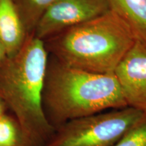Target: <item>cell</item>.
<instances>
[{
  "label": "cell",
  "instance_id": "6da1fadb",
  "mask_svg": "<svg viewBox=\"0 0 146 146\" xmlns=\"http://www.w3.org/2000/svg\"><path fill=\"white\" fill-rule=\"evenodd\" d=\"M48 62L44 41L32 34L0 65V100L13 113L31 146H41L54 131L43 101Z\"/></svg>",
  "mask_w": 146,
  "mask_h": 146
},
{
  "label": "cell",
  "instance_id": "7a4b0ae2",
  "mask_svg": "<svg viewBox=\"0 0 146 146\" xmlns=\"http://www.w3.org/2000/svg\"><path fill=\"white\" fill-rule=\"evenodd\" d=\"M135 41L130 29L110 10L44 41L60 62L99 74L114 73Z\"/></svg>",
  "mask_w": 146,
  "mask_h": 146
},
{
  "label": "cell",
  "instance_id": "3957f363",
  "mask_svg": "<svg viewBox=\"0 0 146 146\" xmlns=\"http://www.w3.org/2000/svg\"><path fill=\"white\" fill-rule=\"evenodd\" d=\"M43 107L53 120H69L127 107L114 73L99 74L67 66L56 58L48 62Z\"/></svg>",
  "mask_w": 146,
  "mask_h": 146
},
{
  "label": "cell",
  "instance_id": "277c9868",
  "mask_svg": "<svg viewBox=\"0 0 146 146\" xmlns=\"http://www.w3.org/2000/svg\"><path fill=\"white\" fill-rule=\"evenodd\" d=\"M145 116L127 106L69 120L46 146H112Z\"/></svg>",
  "mask_w": 146,
  "mask_h": 146
},
{
  "label": "cell",
  "instance_id": "5b68a950",
  "mask_svg": "<svg viewBox=\"0 0 146 146\" xmlns=\"http://www.w3.org/2000/svg\"><path fill=\"white\" fill-rule=\"evenodd\" d=\"M109 10L108 0H58L42 16L33 35L45 41Z\"/></svg>",
  "mask_w": 146,
  "mask_h": 146
},
{
  "label": "cell",
  "instance_id": "8992f818",
  "mask_svg": "<svg viewBox=\"0 0 146 146\" xmlns=\"http://www.w3.org/2000/svg\"><path fill=\"white\" fill-rule=\"evenodd\" d=\"M114 74L128 106L146 115V45L135 42Z\"/></svg>",
  "mask_w": 146,
  "mask_h": 146
},
{
  "label": "cell",
  "instance_id": "52a82bcc",
  "mask_svg": "<svg viewBox=\"0 0 146 146\" xmlns=\"http://www.w3.org/2000/svg\"><path fill=\"white\" fill-rule=\"evenodd\" d=\"M28 36L13 0H0V40L7 56L16 54Z\"/></svg>",
  "mask_w": 146,
  "mask_h": 146
},
{
  "label": "cell",
  "instance_id": "ba28073f",
  "mask_svg": "<svg viewBox=\"0 0 146 146\" xmlns=\"http://www.w3.org/2000/svg\"><path fill=\"white\" fill-rule=\"evenodd\" d=\"M110 10L130 29L136 41L146 45V0H108Z\"/></svg>",
  "mask_w": 146,
  "mask_h": 146
},
{
  "label": "cell",
  "instance_id": "9c48e42d",
  "mask_svg": "<svg viewBox=\"0 0 146 146\" xmlns=\"http://www.w3.org/2000/svg\"><path fill=\"white\" fill-rule=\"evenodd\" d=\"M29 35L46 11L58 0H13Z\"/></svg>",
  "mask_w": 146,
  "mask_h": 146
},
{
  "label": "cell",
  "instance_id": "30bf717a",
  "mask_svg": "<svg viewBox=\"0 0 146 146\" xmlns=\"http://www.w3.org/2000/svg\"><path fill=\"white\" fill-rule=\"evenodd\" d=\"M0 146H31L14 117L0 116Z\"/></svg>",
  "mask_w": 146,
  "mask_h": 146
},
{
  "label": "cell",
  "instance_id": "8fae6325",
  "mask_svg": "<svg viewBox=\"0 0 146 146\" xmlns=\"http://www.w3.org/2000/svg\"><path fill=\"white\" fill-rule=\"evenodd\" d=\"M112 146H146V116Z\"/></svg>",
  "mask_w": 146,
  "mask_h": 146
},
{
  "label": "cell",
  "instance_id": "7c38bea8",
  "mask_svg": "<svg viewBox=\"0 0 146 146\" xmlns=\"http://www.w3.org/2000/svg\"><path fill=\"white\" fill-rule=\"evenodd\" d=\"M7 57H8V56H7L6 51L5 50L3 43H1V40H0V65L3 62V61Z\"/></svg>",
  "mask_w": 146,
  "mask_h": 146
},
{
  "label": "cell",
  "instance_id": "4fadbf2b",
  "mask_svg": "<svg viewBox=\"0 0 146 146\" xmlns=\"http://www.w3.org/2000/svg\"><path fill=\"white\" fill-rule=\"evenodd\" d=\"M4 108H5V106L3 104V102L0 100V116L3 115L4 113Z\"/></svg>",
  "mask_w": 146,
  "mask_h": 146
}]
</instances>
